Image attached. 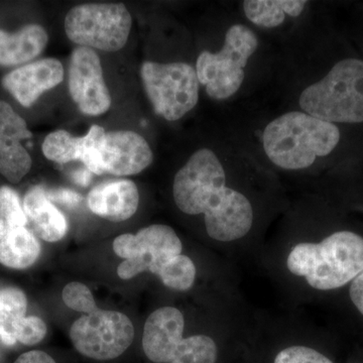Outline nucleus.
Segmentation results:
<instances>
[{
  "label": "nucleus",
  "mask_w": 363,
  "mask_h": 363,
  "mask_svg": "<svg viewBox=\"0 0 363 363\" xmlns=\"http://www.w3.org/2000/svg\"><path fill=\"white\" fill-rule=\"evenodd\" d=\"M259 164L223 135L216 145L195 150L177 171L173 199L182 213L203 215L208 236L219 242L242 240L252 231L255 207L238 177Z\"/></svg>",
  "instance_id": "f257e3e1"
},
{
  "label": "nucleus",
  "mask_w": 363,
  "mask_h": 363,
  "mask_svg": "<svg viewBox=\"0 0 363 363\" xmlns=\"http://www.w3.org/2000/svg\"><path fill=\"white\" fill-rule=\"evenodd\" d=\"M224 133L267 171L286 174L308 173L342 140L337 124L255 99L225 108Z\"/></svg>",
  "instance_id": "f03ea898"
},
{
  "label": "nucleus",
  "mask_w": 363,
  "mask_h": 363,
  "mask_svg": "<svg viewBox=\"0 0 363 363\" xmlns=\"http://www.w3.org/2000/svg\"><path fill=\"white\" fill-rule=\"evenodd\" d=\"M279 104L334 124L363 123V60L322 67L298 30L279 45L269 84Z\"/></svg>",
  "instance_id": "7ed1b4c3"
},
{
  "label": "nucleus",
  "mask_w": 363,
  "mask_h": 363,
  "mask_svg": "<svg viewBox=\"0 0 363 363\" xmlns=\"http://www.w3.org/2000/svg\"><path fill=\"white\" fill-rule=\"evenodd\" d=\"M276 52H269L264 35L248 25L240 13H225L220 44L217 49L199 52L195 70L207 96L225 104L227 108L247 101V97L250 99L252 89L255 90L253 82L259 81L255 74L259 72L272 78V74L259 70V65L274 66L276 58H262L274 56Z\"/></svg>",
  "instance_id": "20e7f679"
},
{
  "label": "nucleus",
  "mask_w": 363,
  "mask_h": 363,
  "mask_svg": "<svg viewBox=\"0 0 363 363\" xmlns=\"http://www.w3.org/2000/svg\"><path fill=\"white\" fill-rule=\"evenodd\" d=\"M286 267L315 290L342 288L363 272V238L340 230L320 242H298L286 257Z\"/></svg>",
  "instance_id": "39448f33"
},
{
  "label": "nucleus",
  "mask_w": 363,
  "mask_h": 363,
  "mask_svg": "<svg viewBox=\"0 0 363 363\" xmlns=\"http://www.w3.org/2000/svg\"><path fill=\"white\" fill-rule=\"evenodd\" d=\"M140 74L152 108L167 121H180L197 106L201 85L191 64L147 61Z\"/></svg>",
  "instance_id": "423d86ee"
},
{
  "label": "nucleus",
  "mask_w": 363,
  "mask_h": 363,
  "mask_svg": "<svg viewBox=\"0 0 363 363\" xmlns=\"http://www.w3.org/2000/svg\"><path fill=\"white\" fill-rule=\"evenodd\" d=\"M133 18L123 4H88L74 6L65 18L67 37L80 47L117 52L130 37Z\"/></svg>",
  "instance_id": "0eeeda50"
},
{
  "label": "nucleus",
  "mask_w": 363,
  "mask_h": 363,
  "mask_svg": "<svg viewBox=\"0 0 363 363\" xmlns=\"http://www.w3.org/2000/svg\"><path fill=\"white\" fill-rule=\"evenodd\" d=\"M183 245L171 226L152 224L138 233H126L113 241V252L123 262L117 267V274L123 279L135 278L142 272L159 274L169 259L182 255Z\"/></svg>",
  "instance_id": "6e6552de"
},
{
  "label": "nucleus",
  "mask_w": 363,
  "mask_h": 363,
  "mask_svg": "<svg viewBox=\"0 0 363 363\" xmlns=\"http://www.w3.org/2000/svg\"><path fill=\"white\" fill-rule=\"evenodd\" d=\"M70 337L83 357L111 360L128 350L135 338V328L130 318L123 313L98 309L74 322Z\"/></svg>",
  "instance_id": "1a4fd4ad"
},
{
  "label": "nucleus",
  "mask_w": 363,
  "mask_h": 363,
  "mask_svg": "<svg viewBox=\"0 0 363 363\" xmlns=\"http://www.w3.org/2000/svg\"><path fill=\"white\" fill-rule=\"evenodd\" d=\"M69 91L78 108L87 116H100L111 108V93L94 50L79 45L72 52Z\"/></svg>",
  "instance_id": "9d476101"
},
{
  "label": "nucleus",
  "mask_w": 363,
  "mask_h": 363,
  "mask_svg": "<svg viewBox=\"0 0 363 363\" xmlns=\"http://www.w3.org/2000/svg\"><path fill=\"white\" fill-rule=\"evenodd\" d=\"M312 2L306 0H243L238 13L260 35L281 43L310 18Z\"/></svg>",
  "instance_id": "9b49d317"
},
{
  "label": "nucleus",
  "mask_w": 363,
  "mask_h": 363,
  "mask_svg": "<svg viewBox=\"0 0 363 363\" xmlns=\"http://www.w3.org/2000/svg\"><path fill=\"white\" fill-rule=\"evenodd\" d=\"M32 135L25 119L0 100V175L11 183H18L32 169V157L23 145Z\"/></svg>",
  "instance_id": "f8f14e48"
},
{
  "label": "nucleus",
  "mask_w": 363,
  "mask_h": 363,
  "mask_svg": "<svg viewBox=\"0 0 363 363\" xmlns=\"http://www.w3.org/2000/svg\"><path fill=\"white\" fill-rule=\"evenodd\" d=\"M106 131L100 125H92L87 135L76 138L66 130L52 131L43 143V154L50 161L66 164L81 161L91 173L102 175L101 150Z\"/></svg>",
  "instance_id": "ddd939ff"
},
{
  "label": "nucleus",
  "mask_w": 363,
  "mask_h": 363,
  "mask_svg": "<svg viewBox=\"0 0 363 363\" xmlns=\"http://www.w3.org/2000/svg\"><path fill=\"white\" fill-rule=\"evenodd\" d=\"M104 173L131 176L149 168L154 152L142 135L131 130L106 133L101 150Z\"/></svg>",
  "instance_id": "4468645a"
},
{
  "label": "nucleus",
  "mask_w": 363,
  "mask_h": 363,
  "mask_svg": "<svg viewBox=\"0 0 363 363\" xmlns=\"http://www.w3.org/2000/svg\"><path fill=\"white\" fill-rule=\"evenodd\" d=\"M64 68L59 60L48 58L32 62L2 78V86L18 104L30 107L45 91L51 90L63 81Z\"/></svg>",
  "instance_id": "2eb2a0df"
},
{
  "label": "nucleus",
  "mask_w": 363,
  "mask_h": 363,
  "mask_svg": "<svg viewBox=\"0 0 363 363\" xmlns=\"http://www.w3.org/2000/svg\"><path fill=\"white\" fill-rule=\"evenodd\" d=\"M185 318L180 310L162 307L152 312L143 328V348L150 362L169 363L183 340Z\"/></svg>",
  "instance_id": "dca6fc26"
},
{
  "label": "nucleus",
  "mask_w": 363,
  "mask_h": 363,
  "mask_svg": "<svg viewBox=\"0 0 363 363\" xmlns=\"http://www.w3.org/2000/svg\"><path fill=\"white\" fill-rule=\"evenodd\" d=\"M88 206L97 216L112 222H123L135 214L140 203L138 187L133 181H107L90 191Z\"/></svg>",
  "instance_id": "f3484780"
},
{
  "label": "nucleus",
  "mask_w": 363,
  "mask_h": 363,
  "mask_svg": "<svg viewBox=\"0 0 363 363\" xmlns=\"http://www.w3.org/2000/svg\"><path fill=\"white\" fill-rule=\"evenodd\" d=\"M23 207L28 221L42 240L56 242L66 235L65 216L50 201L42 186H35L26 192Z\"/></svg>",
  "instance_id": "a211bd4d"
},
{
  "label": "nucleus",
  "mask_w": 363,
  "mask_h": 363,
  "mask_svg": "<svg viewBox=\"0 0 363 363\" xmlns=\"http://www.w3.org/2000/svg\"><path fill=\"white\" fill-rule=\"evenodd\" d=\"M49 35L42 26L28 25L16 33L0 30V66L28 63L44 51Z\"/></svg>",
  "instance_id": "6ab92c4d"
},
{
  "label": "nucleus",
  "mask_w": 363,
  "mask_h": 363,
  "mask_svg": "<svg viewBox=\"0 0 363 363\" xmlns=\"http://www.w3.org/2000/svg\"><path fill=\"white\" fill-rule=\"evenodd\" d=\"M40 253V245L35 234L26 227L13 229L0 240V264L14 269L32 267Z\"/></svg>",
  "instance_id": "aec40b11"
},
{
  "label": "nucleus",
  "mask_w": 363,
  "mask_h": 363,
  "mask_svg": "<svg viewBox=\"0 0 363 363\" xmlns=\"http://www.w3.org/2000/svg\"><path fill=\"white\" fill-rule=\"evenodd\" d=\"M28 298L18 288L9 286L0 290V340L7 346L16 343L14 329L26 317Z\"/></svg>",
  "instance_id": "412c9836"
},
{
  "label": "nucleus",
  "mask_w": 363,
  "mask_h": 363,
  "mask_svg": "<svg viewBox=\"0 0 363 363\" xmlns=\"http://www.w3.org/2000/svg\"><path fill=\"white\" fill-rule=\"evenodd\" d=\"M218 355L216 343L207 335L183 338L169 363H215Z\"/></svg>",
  "instance_id": "4be33fe9"
},
{
  "label": "nucleus",
  "mask_w": 363,
  "mask_h": 363,
  "mask_svg": "<svg viewBox=\"0 0 363 363\" xmlns=\"http://www.w3.org/2000/svg\"><path fill=\"white\" fill-rule=\"evenodd\" d=\"M157 277L167 288L177 292H186L194 286L195 264L187 255H177L161 267Z\"/></svg>",
  "instance_id": "5701e85b"
},
{
  "label": "nucleus",
  "mask_w": 363,
  "mask_h": 363,
  "mask_svg": "<svg viewBox=\"0 0 363 363\" xmlns=\"http://www.w3.org/2000/svg\"><path fill=\"white\" fill-rule=\"evenodd\" d=\"M26 218L20 197L9 186L0 187V240L13 229L26 227Z\"/></svg>",
  "instance_id": "b1692460"
},
{
  "label": "nucleus",
  "mask_w": 363,
  "mask_h": 363,
  "mask_svg": "<svg viewBox=\"0 0 363 363\" xmlns=\"http://www.w3.org/2000/svg\"><path fill=\"white\" fill-rule=\"evenodd\" d=\"M62 298L67 307L74 311L89 315L98 310L92 293L84 284L78 283V281H72L68 284L64 288Z\"/></svg>",
  "instance_id": "393cba45"
},
{
  "label": "nucleus",
  "mask_w": 363,
  "mask_h": 363,
  "mask_svg": "<svg viewBox=\"0 0 363 363\" xmlns=\"http://www.w3.org/2000/svg\"><path fill=\"white\" fill-rule=\"evenodd\" d=\"M47 325L39 317H25L16 324L14 337L16 342L32 346L40 343L47 334Z\"/></svg>",
  "instance_id": "a878e982"
},
{
  "label": "nucleus",
  "mask_w": 363,
  "mask_h": 363,
  "mask_svg": "<svg viewBox=\"0 0 363 363\" xmlns=\"http://www.w3.org/2000/svg\"><path fill=\"white\" fill-rule=\"evenodd\" d=\"M274 363H333L319 351L302 345H294L279 351Z\"/></svg>",
  "instance_id": "bb28decb"
},
{
  "label": "nucleus",
  "mask_w": 363,
  "mask_h": 363,
  "mask_svg": "<svg viewBox=\"0 0 363 363\" xmlns=\"http://www.w3.org/2000/svg\"><path fill=\"white\" fill-rule=\"evenodd\" d=\"M47 197L51 202H58L69 207L77 206L82 202V196L70 189H55V190H45Z\"/></svg>",
  "instance_id": "cd10ccee"
},
{
  "label": "nucleus",
  "mask_w": 363,
  "mask_h": 363,
  "mask_svg": "<svg viewBox=\"0 0 363 363\" xmlns=\"http://www.w3.org/2000/svg\"><path fill=\"white\" fill-rule=\"evenodd\" d=\"M350 296L353 305L363 316V272L351 281Z\"/></svg>",
  "instance_id": "c85d7f7f"
},
{
  "label": "nucleus",
  "mask_w": 363,
  "mask_h": 363,
  "mask_svg": "<svg viewBox=\"0 0 363 363\" xmlns=\"http://www.w3.org/2000/svg\"><path fill=\"white\" fill-rule=\"evenodd\" d=\"M14 363H56L54 358L44 351L33 350L20 355Z\"/></svg>",
  "instance_id": "c756f323"
},
{
  "label": "nucleus",
  "mask_w": 363,
  "mask_h": 363,
  "mask_svg": "<svg viewBox=\"0 0 363 363\" xmlns=\"http://www.w3.org/2000/svg\"><path fill=\"white\" fill-rule=\"evenodd\" d=\"M91 175H92V173H91L89 169L86 168L79 169L72 173V179H73V181L75 182L76 184H78V185L86 187V186L90 184Z\"/></svg>",
  "instance_id": "7c9ffc66"
}]
</instances>
